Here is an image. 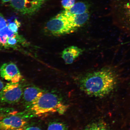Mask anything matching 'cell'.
I'll use <instances>...</instances> for the list:
<instances>
[{
  "mask_svg": "<svg viewBox=\"0 0 130 130\" xmlns=\"http://www.w3.org/2000/svg\"><path fill=\"white\" fill-rule=\"evenodd\" d=\"M117 82L116 74L109 68L89 73L81 78L79 87L83 91L90 96L102 98L109 94Z\"/></svg>",
  "mask_w": 130,
  "mask_h": 130,
  "instance_id": "obj_1",
  "label": "cell"
},
{
  "mask_svg": "<svg viewBox=\"0 0 130 130\" xmlns=\"http://www.w3.org/2000/svg\"><path fill=\"white\" fill-rule=\"evenodd\" d=\"M28 108L32 114L40 117L54 112L63 114L66 111L67 107L62 99L56 94L44 92Z\"/></svg>",
  "mask_w": 130,
  "mask_h": 130,
  "instance_id": "obj_2",
  "label": "cell"
},
{
  "mask_svg": "<svg viewBox=\"0 0 130 130\" xmlns=\"http://www.w3.org/2000/svg\"><path fill=\"white\" fill-rule=\"evenodd\" d=\"M77 29L70 14L65 10L49 21L45 27L46 31L54 36L72 33Z\"/></svg>",
  "mask_w": 130,
  "mask_h": 130,
  "instance_id": "obj_3",
  "label": "cell"
},
{
  "mask_svg": "<svg viewBox=\"0 0 130 130\" xmlns=\"http://www.w3.org/2000/svg\"><path fill=\"white\" fill-rule=\"evenodd\" d=\"M23 91L19 83H8L0 91V102L8 104L17 103L21 100Z\"/></svg>",
  "mask_w": 130,
  "mask_h": 130,
  "instance_id": "obj_4",
  "label": "cell"
},
{
  "mask_svg": "<svg viewBox=\"0 0 130 130\" xmlns=\"http://www.w3.org/2000/svg\"><path fill=\"white\" fill-rule=\"evenodd\" d=\"M45 0H11V5L15 10L25 15H32L39 10Z\"/></svg>",
  "mask_w": 130,
  "mask_h": 130,
  "instance_id": "obj_5",
  "label": "cell"
},
{
  "mask_svg": "<svg viewBox=\"0 0 130 130\" xmlns=\"http://www.w3.org/2000/svg\"><path fill=\"white\" fill-rule=\"evenodd\" d=\"M1 77L11 83H17L22 79V76L16 64L10 62L4 63L0 68Z\"/></svg>",
  "mask_w": 130,
  "mask_h": 130,
  "instance_id": "obj_6",
  "label": "cell"
},
{
  "mask_svg": "<svg viewBox=\"0 0 130 130\" xmlns=\"http://www.w3.org/2000/svg\"><path fill=\"white\" fill-rule=\"evenodd\" d=\"M27 123L22 117L15 114L11 115L0 121V130H22Z\"/></svg>",
  "mask_w": 130,
  "mask_h": 130,
  "instance_id": "obj_7",
  "label": "cell"
},
{
  "mask_svg": "<svg viewBox=\"0 0 130 130\" xmlns=\"http://www.w3.org/2000/svg\"><path fill=\"white\" fill-rule=\"evenodd\" d=\"M44 93L43 90L35 87L26 88L23 90L22 97L25 105L28 108L32 104Z\"/></svg>",
  "mask_w": 130,
  "mask_h": 130,
  "instance_id": "obj_8",
  "label": "cell"
},
{
  "mask_svg": "<svg viewBox=\"0 0 130 130\" xmlns=\"http://www.w3.org/2000/svg\"><path fill=\"white\" fill-rule=\"evenodd\" d=\"M83 52L82 49L77 46H69L63 50L61 53V58L66 64H71L82 54Z\"/></svg>",
  "mask_w": 130,
  "mask_h": 130,
  "instance_id": "obj_9",
  "label": "cell"
},
{
  "mask_svg": "<svg viewBox=\"0 0 130 130\" xmlns=\"http://www.w3.org/2000/svg\"><path fill=\"white\" fill-rule=\"evenodd\" d=\"M88 6L86 3L79 2L74 4L71 8L66 10L69 13L73 15L84 13L88 11Z\"/></svg>",
  "mask_w": 130,
  "mask_h": 130,
  "instance_id": "obj_10",
  "label": "cell"
},
{
  "mask_svg": "<svg viewBox=\"0 0 130 130\" xmlns=\"http://www.w3.org/2000/svg\"><path fill=\"white\" fill-rule=\"evenodd\" d=\"M71 14L73 22L77 28L82 26L87 22L89 19L90 15L88 11L84 13L77 15Z\"/></svg>",
  "mask_w": 130,
  "mask_h": 130,
  "instance_id": "obj_11",
  "label": "cell"
},
{
  "mask_svg": "<svg viewBox=\"0 0 130 130\" xmlns=\"http://www.w3.org/2000/svg\"><path fill=\"white\" fill-rule=\"evenodd\" d=\"M83 130H109L106 123L102 121L96 122L88 125Z\"/></svg>",
  "mask_w": 130,
  "mask_h": 130,
  "instance_id": "obj_12",
  "label": "cell"
},
{
  "mask_svg": "<svg viewBox=\"0 0 130 130\" xmlns=\"http://www.w3.org/2000/svg\"><path fill=\"white\" fill-rule=\"evenodd\" d=\"M25 41L24 39L18 34L16 37L7 38V46L14 47L18 43H22Z\"/></svg>",
  "mask_w": 130,
  "mask_h": 130,
  "instance_id": "obj_13",
  "label": "cell"
},
{
  "mask_svg": "<svg viewBox=\"0 0 130 130\" xmlns=\"http://www.w3.org/2000/svg\"><path fill=\"white\" fill-rule=\"evenodd\" d=\"M47 130H67L66 125L60 122H53L49 124Z\"/></svg>",
  "mask_w": 130,
  "mask_h": 130,
  "instance_id": "obj_14",
  "label": "cell"
},
{
  "mask_svg": "<svg viewBox=\"0 0 130 130\" xmlns=\"http://www.w3.org/2000/svg\"><path fill=\"white\" fill-rule=\"evenodd\" d=\"M18 34L13 32L8 26L0 30V35L7 38L16 37Z\"/></svg>",
  "mask_w": 130,
  "mask_h": 130,
  "instance_id": "obj_15",
  "label": "cell"
},
{
  "mask_svg": "<svg viewBox=\"0 0 130 130\" xmlns=\"http://www.w3.org/2000/svg\"><path fill=\"white\" fill-rule=\"evenodd\" d=\"M21 24L17 19H15L14 22L10 23L8 24V27L13 32L18 33L19 28L20 27Z\"/></svg>",
  "mask_w": 130,
  "mask_h": 130,
  "instance_id": "obj_16",
  "label": "cell"
},
{
  "mask_svg": "<svg viewBox=\"0 0 130 130\" xmlns=\"http://www.w3.org/2000/svg\"><path fill=\"white\" fill-rule=\"evenodd\" d=\"M75 0H62L61 4L65 10L71 8L75 4Z\"/></svg>",
  "mask_w": 130,
  "mask_h": 130,
  "instance_id": "obj_17",
  "label": "cell"
},
{
  "mask_svg": "<svg viewBox=\"0 0 130 130\" xmlns=\"http://www.w3.org/2000/svg\"><path fill=\"white\" fill-rule=\"evenodd\" d=\"M8 25L7 21L2 14L0 13V30Z\"/></svg>",
  "mask_w": 130,
  "mask_h": 130,
  "instance_id": "obj_18",
  "label": "cell"
},
{
  "mask_svg": "<svg viewBox=\"0 0 130 130\" xmlns=\"http://www.w3.org/2000/svg\"><path fill=\"white\" fill-rule=\"evenodd\" d=\"M15 113V112L14 111L7 112V111H4V110H3L2 108H0V121L6 116L14 114Z\"/></svg>",
  "mask_w": 130,
  "mask_h": 130,
  "instance_id": "obj_19",
  "label": "cell"
},
{
  "mask_svg": "<svg viewBox=\"0 0 130 130\" xmlns=\"http://www.w3.org/2000/svg\"><path fill=\"white\" fill-rule=\"evenodd\" d=\"M7 38L0 35V43L3 46H7Z\"/></svg>",
  "mask_w": 130,
  "mask_h": 130,
  "instance_id": "obj_20",
  "label": "cell"
},
{
  "mask_svg": "<svg viewBox=\"0 0 130 130\" xmlns=\"http://www.w3.org/2000/svg\"><path fill=\"white\" fill-rule=\"evenodd\" d=\"M22 130H41L40 128L37 126L30 127L27 128H24Z\"/></svg>",
  "mask_w": 130,
  "mask_h": 130,
  "instance_id": "obj_21",
  "label": "cell"
},
{
  "mask_svg": "<svg viewBox=\"0 0 130 130\" xmlns=\"http://www.w3.org/2000/svg\"><path fill=\"white\" fill-rule=\"evenodd\" d=\"M126 7L128 10V13H129V18L130 19V3H128Z\"/></svg>",
  "mask_w": 130,
  "mask_h": 130,
  "instance_id": "obj_22",
  "label": "cell"
},
{
  "mask_svg": "<svg viewBox=\"0 0 130 130\" xmlns=\"http://www.w3.org/2000/svg\"><path fill=\"white\" fill-rule=\"evenodd\" d=\"M4 87V85L3 82L0 79V91Z\"/></svg>",
  "mask_w": 130,
  "mask_h": 130,
  "instance_id": "obj_23",
  "label": "cell"
},
{
  "mask_svg": "<svg viewBox=\"0 0 130 130\" xmlns=\"http://www.w3.org/2000/svg\"><path fill=\"white\" fill-rule=\"evenodd\" d=\"M3 3H7L11 1V0H2Z\"/></svg>",
  "mask_w": 130,
  "mask_h": 130,
  "instance_id": "obj_24",
  "label": "cell"
},
{
  "mask_svg": "<svg viewBox=\"0 0 130 130\" xmlns=\"http://www.w3.org/2000/svg\"><path fill=\"white\" fill-rule=\"evenodd\" d=\"M1 44L0 43V46H1Z\"/></svg>",
  "mask_w": 130,
  "mask_h": 130,
  "instance_id": "obj_25",
  "label": "cell"
}]
</instances>
